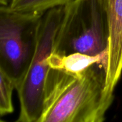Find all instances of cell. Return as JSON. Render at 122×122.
Masks as SVG:
<instances>
[{"label": "cell", "mask_w": 122, "mask_h": 122, "mask_svg": "<svg viewBox=\"0 0 122 122\" xmlns=\"http://www.w3.org/2000/svg\"><path fill=\"white\" fill-rule=\"evenodd\" d=\"M66 7V30L57 52L96 55L107 50L106 18L97 0H74Z\"/></svg>", "instance_id": "obj_4"}, {"label": "cell", "mask_w": 122, "mask_h": 122, "mask_svg": "<svg viewBox=\"0 0 122 122\" xmlns=\"http://www.w3.org/2000/svg\"><path fill=\"white\" fill-rule=\"evenodd\" d=\"M113 100L101 65L79 74L50 69L42 110L35 122H103Z\"/></svg>", "instance_id": "obj_1"}, {"label": "cell", "mask_w": 122, "mask_h": 122, "mask_svg": "<svg viewBox=\"0 0 122 122\" xmlns=\"http://www.w3.org/2000/svg\"><path fill=\"white\" fill-rule=\"evenodd\" d=\"M0 122H7V121H4V120H2V119L0 118Z\"/></svg>", "instance_id": "obj_10"}, {"label": "cell", "mask_w": 122, "mask_h": 122, "mask_svg": "<svg viewBox=\"0 0 122 122\" xmlns=\"http://www.w3.org/2000/svg\"><path fill=\"white\" fill-rule=\"evenodd\" d=\"M108 56V49L96 55L81 52L60 54L54 52L50 55L48 63L51 69L71 74H79L95 65H101L106 70Z\"/></svg>", "instance_id": "obj_6"}, {"label": "cell", "mask_w": 122, "mask_h": 122, "mask_svg": "<svg viewBox=\"0 0 122 122\" xmlns=\"http://www.w3.org/2000/svg\"><path fill=\"white\" fill-rule=\"evenodd\" d=\"M42 17L0 5V68L15 90L22 81L32 58Z\"/></svg>", "instance_id": "obj_3"}, {"label": "cell", "mask_w": 122, "mask_h": 122, "mask_svg": "<svg viewBox=\"0 0 122 122\" xmlns=\"http://www.w3.org/2000/svg\"><path fill=\"white\" fill-rule=\"evenodd\" d=\"M67 20L66 6L50 10L40 18L32 58L22 81L16 89L20 107L17 122H35L42 112L51 69L48 58L54 52L59 51L66 33Z\"/></svg>", "instance_id": "obj_2"}, {"label": "cell", "mask_w": 122, "mask_h": 122, "mask_svg": "<svg viewBox=\"0 0 122 122\" xmlns=\"http://www.w3.org/2000/svg\"><path fill=\"white\" fill-rule=\"evenodd\" d=\"M10 0H0V5H9Z\"/></svg>", "instance_id": "obj_9"}, {"label": "cell", "mask_w": 122, "mask_h": 122, "mask_svg": "<svg viewBox=\"0 0 122 122\" xmlns=\"http://www.w3.org/2000/svg\"><path fill=\"white\" fill-rule=\"evenodd\" d=\"M105 15L108 32L106 89L113 93L122 73V0H97Z\"/></svg>", "instance_id": "obj_5"}, {"label": "cell", "mask_w": 122, "mask_h": 122, "mask_svg": "<svg viewBox=\"0 0 122 122\" xmlns=\"http://www.w3.org/2000/svg\"><path fill=\"white\" fill-rule=\"evenodd\" d=\"M74 0H10L9 6L14 10L42 17L47 12L65 7Z\"/></svg>", "instance_id": "obj_7"}, {"label": "cell", "mask_w": 122, "mask_h": 122, "mask_svg": "<svg viewBox=\"0 0 122 122\" xmlns=\"http://www.w3.org/2000/svg\"><path fill=\"white\" fill-rule=\"evenodd\" d=\"M15 89L12 81L0 68V116L8 115L14 111L12 94Z\"/></svg>", "instance_id": "obj_8"}]
</instances>
